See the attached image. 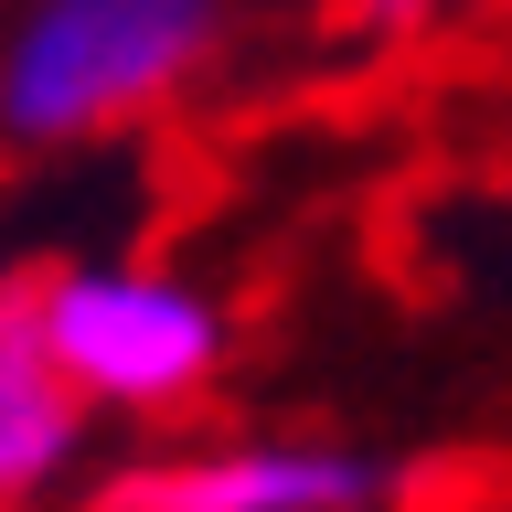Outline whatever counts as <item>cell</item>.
Returning <instances> with one entry per match:
<instances>
[{"label":"cell","mask_w":512,"mask_h":512,"mask_svg":"<svg viewBox=\"0 0 512 512\" xmlns=\"http://www.w3.org/2000/svg\"><path fill=\"white\" fill-rule=\"evenodd\" d=\"M235 43V0H11L0 11V139L96 150L171 118Z\"/></svg>","instance_id":"1"},{"label":"cell","mask_w":512,"mask_h":512,"mask_svg":"<svg viewBox=\"0 0 512 512\" xmlns=\"http://www.w3.org/2000/svg\"><path fill=\"white\" fill-rule=\"evenodd\" d=\"M11 310L96 416H182L235 363V310L160 256H64L11 288Z\"/></svg>","instance_id":"2"},{"label":"cell","mask_w":512,"mask_h":512,"mask_svg":"<svg viewBox=\"0 0 512 512\" xmlns=\"http://www.w3.org/2000/svg\"><path fill=\"white\" fill-rule=\"evenodd\" d=\"M395 459L352 438H214L96 480V512H384Z\"/></svg>","instance_id":"3"},{"label":"cell","mask_w":512,"mask_h":512,"mask_svg":"<svg viewBox=\"0 0 512 512\" xmlns=\"http://www.w3.org/2000/svg\"><path fill=\"white\" fill-rule=\"evenodd\" d=\"M86 448H96V406L43 363L32 320L0 299V512L54 502L64 480L86 470Z\"/></svg>","instance_id":"4"},{"label":"cell","mask_w":512,"mask_h":512,"mask_svg":"<svg viewBox=\"0 0 512 512\" xmlns=\"http://www.w3.org/2000/svg\"><path fill=\"white\" fill-rule=\"evenodd\" d=\"M427 11H438V0H363V22H374V32H416Z\"/></svg>","instance_id":"5"}]
</instances>
